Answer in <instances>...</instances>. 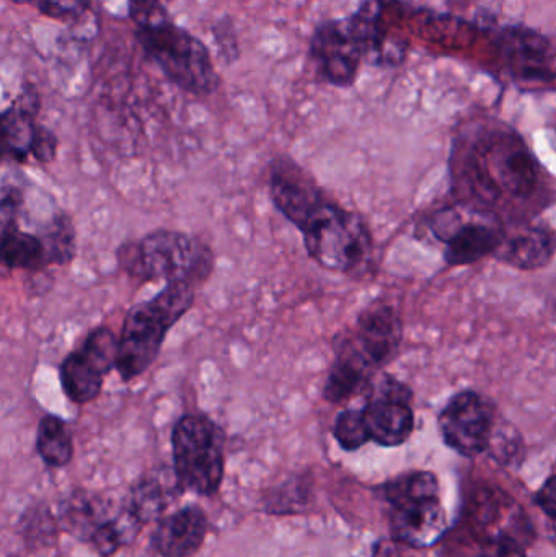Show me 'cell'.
Listing matches in <instances>:
<instances>
[{
    "label": "cell",
    "instance_id": "15",
    "mask_svg": "<svg viewBox=\"0 0 556 557\" xmlns=\"http://www.w3.org/2000/svg\"><path fill=\"white\" fill-rule=\"evenodd\" d=\"M208 532V513L198 504H189L159 520L150 545L162 557H191L205 545Z\"/></svg>",
    "mask_w": 556,
    "mask_h": 557
},
{
    "label": "cell",
    "instance_id": "14",
    "mask_svg": "<svg viewBox=\"0 0 556 557\" xmlns=\"http://www.w3.org/2000/svg\"><path fill=\"white\" fill-rule=\"evenodd\" d=\"M392 539L408 548H431L447 532V517L440 496L415 497L391 504Z\"/></svg>",
    "mask_w": 556,
    "mask_h": 557
},
{
    "label": "cell",
    "instance_id": "11",
    "mask_svg": "<svg viewBox=\"0 0 556 557\" xmlns=\"http://www.w3.org/2000/svg\"><path fill=\"white\" fill-rule=\"evenodd\" d=\"M495 419L492 399L466 389L449 399L437 422L447 447L464 457H477L492 447Z\"/></svg>",
    "mask_w": 556,
    "mask_h": 557
},
{
    "label": "cell",
    "instance_id": "8",
    "mask_svg": "<svg viewBox=\"0 0 556 557\" xmlns=\"http://www.w3.org/2000/svg\"><path fill=\"white\" fill-rule=\"evenodd\" d=\"M431 228L444 245V258L450 267H467L495 255L506 232L495 214L470 206L441 211Z\"/></svg>",
    "mask_w": 556,
    "mask_h": 557
},
{
    "label": "cell",
    "instance_id": "16",
    "mask_svg": "<svg viewBox=\"0 0 556 557\" xmlns=\"http://www.w3.org/2000/svg\"><path fill=\"white\" fill-rule=\"evenodd\" d=\"M185 494L173 468H156L144 473L131 486L124 504L140 523L159 522L166 510Z\"/></svg>",
    "mask_w": 556,
    "mask_h": 557
},
{
    "label": "cell",
    "instance_id": "27",
    "mask_svg": "<svg viewBox=\"0 0 556 557\" xmlns=\"http://www.w3.org/2000/svg\"><path fill=\"white\" fill-rule=\"evenodd\" d=\"M127 10L136 29L149 28L172 18L162 0H127Z\"/></svg>",
    "mask_w": 556,
    "mask_h": 557
},
{
    "label": "cell",
    "instance_id": "21",
    "mask_svg": "<svg viewBox=\"0 0 556 557\" xmlns=\"http://www.w3.org/2000/svg\"><path fill=\"white\" fill-rule=\"evenodd\" d=\"M2 227V263L10 270L38 271L51 267L45 242L38 234H29L18 222H9Z\"/></svg>",
    "mask_w": 556,
    "mask_h": 557
},
{
    "label": "cell",
    "instance_id": "9",
    "mask_svg": "<svg viewBox=\"0 0 556 557\" xmlns=\"http://www.w3.org/2000/svg\"><path fill=\"white\" fill-rule=\"evenodd\" d=\"M120 337L110 327H95L81 347L72 350L59 367L65 396L75 405H87L100 396L104 379L116 369Z\"/></svg>",
    "mask_w": 556,
    "mask_h": 557
},
{
    "label": "cell",
    "instance_id": "10",
    "mask_svg": "<svg viewBox=\"0 0 556 557\" xmlns=\"http://www.w3.org/2000/svg\"><path fill=\"white\" fill-rule=\"evenodd\" d=\"M408 0H365L349 16L353 35L362 58L372 65H400L407 55V42L398 35Z\"/></svg>",
    "mask_w": 556,
    "mask_h": 557
},
{
    "label": "cell",
    "instance_id": "5",
    "mask_svg": "<svg viewBox=\"0 0 556 557\" xmlns=\"http://www.w3.org/2000/svg\"><path fill=\"white\" fill-rule=\"evenodd\" d=\"M118 263L140 281L189 282L196 285L211 276L214 255L191 235L178 231L150 232L139 242H126L116 251Z\"/></svg>",
    "mask_w": 556,
    "mask_h": 557
},
{
    "label": "cell",
    "instance_id": "30",
    "mask_svg": "<svg viewBox=\"0 0 556 557\" xmlns=\"http://www.w3.org/2000/svg\"><path fill=\"white\" fill-rule=\"evenodd\" d=\"M58 136L48 127L38 124L32 143L33 159L38 163H42V165L54 162L55 156H58Z\"/></svg>",
    "mask_w": 556,
    "mask_h": 557
},
{
    "label": "cell",
    "instance_id": "4",
    "mask_svg": "<svg viewBox=\"0 0 556 557\" xmlns=\"http://www.w3.org/2000/svg\"><path fill=\"white\" fill-rule=\"evenodd\" d=\"M195 287L189 282H169L156 297L127 311L116 362L123 382H133L156 362L169 331L191 310Z\"/></svg>",
    "mask_w": 556,
    "mask_h": 557
},
{
    "label": "cell",
    "instance_id": "34",
    "mask_svg": "<svg viewBox=\"0 0 556 557\" xmlns=\"http://www.w3.org/2000/svg\"><path fill=\"white\" fill-rule=\"evenodd\" d=\"M408 548L397 540H381L372 546V557H405L404 549Z\"/></svg>",
    "mask_w": 556,
    "mask_h": 557
},
{
    "label": "cell",
    "instance_id": "24",
    "mask_svg": "<svg viewBox=\"0 0 556 557\" xmlns=\"http://www.w3.org/2000/svg\"><path fill=\"white\" fill-rule=\"evenodd\" d=\"M312 481L306 476H294L271 487L263 497V510L270 516H294L310 506Z\"/></svg>",
    "mask_w": 556,
    "mask_h": 557
},
{
    "label": "cell",
    "instance_id": "26",
    "mask_svg": "<svg viewBox=\"0 0 556 557\" xmlns=\"http://www.w3.org/2000/svg\"><path fill=\"white\" fill-rule=\"evenodd\" d=\"M333 437L346 451H356L371 442L362 409H345L339 412L333 425Z\"/></svg>",
    "mask_w": 556,
    "mask_h": 557
},
{
    "label": "cell",
    "instance_id": "20",
    "mask_svg": "<svg viewBox=\"0 0 556 557\" xmlns=\"http://www.w3.org/2000/svg\"><path fill=\"white\" fill-rule=\"evenodd\" d=\"M496 257L518 270H538L547 267L555 255V238L544 228L512 227L505 232Z\"/></svg>",
    "mask_w": 556,
    "mask_h": 557
},
{
    "label": "cell",
    "instance_id": "1",
    "mask_svg": "<svg viewBox=\"0 0 556 557\" xmlns=\"http://www.w3.org/2000/svg\"><path fill=\"white\" fill-rule=\"evenodd\" d=\"M274 208L299 228L309 257L323 270L353 274L368 264L372 237L355 212L329 199L316 180L289 157L270 165Z\"/></svg>",
    "mask_w": 556,
    "mask_h": 557
},
{
    "label": "cell",
    "instance_id": "35",
    "mask_svg": "<svg viewBox=\"0 0 556 557\" xmlns=\"http://www.w3.org/2000/svg\"><path fill=\"white\" fill-rule=\"evenodd\" d=\"M10 2L18 3V5H25V3H28V5L35 7L36 0H10Z\"/></svg>",
    "mask_w": 556,
    "mask_h": 557
},
{
    "label": "cell",
    "instance_id": "31",
    "mask_svg": "<svg viewBox=\"0 0 556 557\" xmlns=\"http://www.w3.org/2000/svg\"><path fill=\"white\" fill-rule=\"evenodd\" d=\"M479 557H528L524 546L508 533L493 536L480 548Z\"/></svg>",
    "mask_w": 556,
    "mask_h": 557
},
{
    "label": "cell",
    "instance_id": "12",
    "mask_svg": "<svg viewBox=\"0 0 556 557\" xmlns=\"http://www.w3.org/2000/svg\"><path fill=\"white\" fill-rule=\"evenodd\" d=\"M410 388L385 375L369 389L362 408L371 442L381 447L404 445L413 434L415 414Z\"/></svg>",
    "mask_w": 556,
    "mask_h": 557
},
{
    "label": "cell",
    "instance_id": "36",
    "mask_svg": "<svg viewBox=\"0 0 556 557\" xmlns=\"http://www.w3.org/2000/svg\"><path fill=\"white\" fill-rule=\"evenodd\" d=\"M555 78H556V71H555Z\"/></svg>",
    "mask_w": 556,
    "mask_h": 557
},
{
    "label": "cell",
    "instance_id": "6",
    "mask_svg": "<svg viewBox=\"0 0 556 557\" xmlns=\"http://www.w3.org/2000/svg\"><path fill=\"white\" fill-rule=\"evenodd\" d=\"M144 52L159 65L170 82L193 95H211L221 85L211 54L201 39L172 18L136 29Z\"/></svg>",
    "mask_w": 556,
    "mask_h": 557
},
{
    "label": "cell",
    "instance_id": "3",
    "mask_svg": "<svg viewBox=\"0 0 556 557\" xmlns=\"http://www.w3.org/2000/svg\"><path fill=\"white\" fill-rule=\"evenodd\" d=\"M401 343V321L394 308L374 305L359 317L355 330L336 344L323 398L342 403L369 383L375 370L391 362Z\"/></svg>",
    "mask_w": 556,
    "mask_h": 557
},
{
    "label": "cell",
    "instance_id": "7",
    "mask_svg": "<svg viewBox=\"0 0 556 557\" xmlns=\"http://www.w3.org/2000/svg\"><path fill=\"white\" fill-rule=\"evenodd\" d=\"M173 470L185 491L211 497L225 474L224 431L205 414H185L172 431Z\"/></svg>",
    "mask_w": 556,
    "mask_h": 557
},
{
    "label": "cell",
    "instance_id": "22",
    "mask_svg": "<svg viewBox=\"0 0 556 557\" xmlns=\"http://www.w3.org/2000/svg\"><path fill=\"white\" fill-rule=\"evenodd\" d=\"M36 451L49 468H64L74 458V438L64 419L54 414L41 418L36 431Z\"/></svg>",
    "mask_w": 556,
    "mask_h": 557
},
{
    "label": "cell",
    "instance_id": "2",
    "mask_svg": "<svg viewBox=\"0 0 556 557\" xmlns=\"http://www.w3.org/2000/svg\"><path fill=\"white\" fill-rule=\"evenodd\" d=\"M456 165L462 185L480 202L516 205L534 198L542 170L518 133L503 124H483L457 140Z\"/></svg>",
    "mask_w": 556,
    "mask_h": 557
},
{
    "label": "cell",
    "instance_id": "13",
    "mask_svg": "<svg viewBox=\"0 0 556 557\" xmlns=\"http://www.w3.org/2000/svg\"><path fill=\"white\" fill-rule=\"evenodd\" d=\"M309 51L319 77L338 88L355 84L365 61L348 18L320 23L313 29Z\"/></svg>",
    "mask_w": 556,
    "mask_h": 557
},
{
    "label": "cell",
    "instance_id": "17",
    "mask_svg": "<svg viewBox=\"0 0 556 557\" xmlns=\"http://www.w3.org/2000/svg\"><path fill=\"white\" fill-rule=\"evenodd\" d=\"M121 509L123 504L116 506L100 494L75 491L62 500L58 522L67 535L78 542L90 543L98 529L110 522Z\"/></svg>",
    "mask_w": 556,
    "mask_h": 557
},
{
    "label": "cell",
    "instance_id": "32",
    "mask_svg": "<svg viewBox=\"0 0 556 557\" xmlns=\"http://www.w3.org/2000/svg\"><path fill=\"white\" fill-rule=\"evenodd\" d=\"M215 45L219 51L224 55L225 61L232 62L238 58L237 33L234 25L227 20L222 18L214 28Z\"/></svg>",
    "mask_w": 556,
    "mask_h": 557
},
{
    "label": "cell",
    "instance_id": "23",
    "mask_svg": "<svg viewBox=\"0 0 556 557\" xmlns=\"http://www.w3.org/2000/svg\"><path fill=\"white\" fill-rule=\"evenodd\" d=\"M143 527L144 523H140L139 519L127 509L123 500V509L110 522L98 529L94 539L90 540V545L101 557H111L134 543Z\"/></svg>",
    "mask_w": 556,
    "mask_h": 557
},
{
    "label": "cell",
    "instance_id": "29",
    "mask_svg": "<svg viewBox=\"0 0 556 557\" xmlns=\"http://www.w3.org/2000/svg\"><path fill=\"white\" fill-rule=\"evenodd\" d=\"M23 533L25 542H35L38 530L41 532L42 542H49L52 533L55 532L54 519L45 507H36L32 512L25 513L23 519Z\"/></svg>",
    "mask_w": 556,
    "mask_h": 557
},
{
    "label": "cell",
    "instance_id": "19",
    "mask_svg": "<svg viewBox=\"0 0 556 557\" xmlns=\"http://www.w3.org/2000/svg\"><path fill=\"white\" fill-rule=\"evenodd\" d=\"M499 48L511 64L521 65V74L531 81H551L554 72L544 67L551 41L526 26H506L498 35Z\"/></svg>",
    "mask_w": 556,
    "mask_h": 557
},
{
    "label": "cell",
    "instance_id": "18",
    "mask_svg": "<svg viewBox=\"0 0 556 557\" xmlns=\"http://www.w3.org/2000/svg\"><path fill=\"white\" fill-rule=\"evenodd\" d=\"M39 113V97L35 88L25 87L16 100L2 113L3 159L26 163L32 157L36 116Z\"/></svg>",
    "mask_w": 556,
    "mask_h": 557
},
{
    "label": "cell",
    "instance_id": "28",
    "mask_svg": "<svg viewBox=\"0 0 556 557\" xmlns=\"http://www.w3.org/2000/svg\"><path fill=\"white\" fill-rule=\"evenodd\" d=\"M36 9L55 20H77L87 13L91 0H36Z\"/></svg>",
    "mask_w": 556,
    "mask_h": 557
},
{
    "label": "cell",
    "instance_id": "33",
    "mask_svg": "<svg viewBox=\"0 0 556 557\" xmlns=\"http://www.w3.org/2000/svg\"><path fill=\"white\" fill-rule=\"evenodd\" d=\"M535 503H538L539 509L544 512V516L551 520L556 535V474L548 478L544 486L539 490Z\"/></svg>",
    "mask_w": 556,
    "mask_h": 557
},
{
    "label": "cell",
    "instance_id": "25",
    "mask_svg": "<svg viewBox=\"0 0 556 557\" xmlns=\"http://www.w3.org/2000/svg\"><path fill=\"white\" fill-rule=\"evenodd\" d=\"M48 250L49 263L54 267H65L71 263L77 250L75 244V227L72 219L65 212L52 215L38 232Z\"/></svg>",
    "mask_w": 556,
    "mask_h": 557
}]
</instances>
